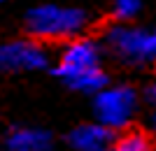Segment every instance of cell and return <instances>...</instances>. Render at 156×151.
Masks as SVG:
<instances>
[{
  "label": "cell",
  "mask_w": 156,
  "mask_h": 151,
  "mask_svg": "<svg viewBox=\"0 0 156 151\" xmlns=\"http://www.w3.org/2000/svg\"><path fill=\"white\" fill-rule=\"evenodd\" d=\"M142 0H114L112 2V14L114 19L121 21V23H128V21L137 19L140 12H142Z\"/></svg>",
  "instance_id": "9"
},
{
  "label": "cell",
  "mask_w": 156,
  "mask_h": 151,
  "mask_svg": "<svg viewBox=\"0 0 156 151\" xmlns=\"http://www.w3.org/2000/svg\"><path fill=\"white\" fill-rule=\"evenodd\" d=\"M137 93L126 84L105 86L103 91L93 95V112L98 123H103L110 130H121L130 125L133 116L137 112Z\"/></svg>",
  "instance_id": "4"
},
{
  "label": "cell",
  "mask_w": 156,
  "mask_h": 151,
  "mask_svg": "<svg viewBox=\"0 0 156 151\" xmlns=\"http://www.w3.org/2000/svg\"><path fill=\"white\" fill-rule=\"evenodd\" d=\"M68 144L75 151H110L114 144V130L103 123H82L68 135Z\"/></svg>",
  "instance_id": "6"
},
{
  "label": "cell",
  "mask_w": 156,
  "mask_h": 151,
  "mask_svg": "<svg viewBox=\"0 0 156 151\" xmlns=\"http://www.w3.org/2000/svg\"><path fill=\"white\" fill-rule=\"evenodd\" d=\"M110 151H156V149H154V142L144 132L128 130L124 135L114 137V144H112Z\"/></svg>",
  "instance_id": "8"
},
{
  "label": "cell",
  "mask_w": 156,
  "mask_h": 151,
  "mask_svg": "<svg viewBox=\"0 0 156 151\" xmlns=\"http://www.w3.org/2000/svg\"><path fill=\"white\" fill-rule=\"evenodd\" d=\"M103 49L91 37H75L63 46L56 65V74L79 93L103 91L107 86V74L100 67Z\"/></svg>",
  "instance_id": "1"
},
{
  "label": "cell",
  "mask_w": 156,
  "mask_h": 151,
  "mask_svg": "<svg viewBox=\"0 0 156 151\" xmlns=\"http://www.w3.org/2000/svg\"><path fill=\"white\" fill-rule=\"evenodd\" d=\"M110 51L126 65L156 63V28L112 26L105 33Z\"/></svg>",
  "instance_id": "3"
},
{
  "label": "cell",
  "mask_w": 156,
  "mask_h": 151,
  "mask_svg": "<svg viewBox=\"0 0 156 151\" xmlns=\"http://www.w3.org/2000/svg\"><path fill=\"white\" fill-rule=\"evenodd\" d=\"M49 63V53L37 39H12L0 44V72H28L42 70Z\"/></svg>",
  "instance_id": "5"
},
{
  "label": "cell",
  "mask_w": 156,
  "mask_h": 151,
  "mask_svg": "<svg viewBox=\"0 0 156 151\" xmlns=\"http://www.w3.org/2000/svg\"><path fill=\"white\" fill-rule=\"evenodd\" d=\"M5 151H51V135L40 128H16L7 137Z\"/></svg>",
  "instance_id": "7"
},
{
  "label": "cell",
  "mask_w": 156,
  "mask_h": 151,
  "mask_svg": "<svg viewBox=\"0 0 156 151\" xmlns=\"http://www.w3.org/2000/svg\"><path fill=\"white\" fill-rule=\"evenodd\" d=\"M89 26V14L82 7L70 5H44L30 7L26 12V30L33 35V39H75L82 37L84 28Z\"/></svg>",
  "instance_id": "2"
},
{
  "label": "cell",
  "mask_w": 156,
  "mask_h": 151,
  "mask_svg": "<svg viewBox=\"0 0 156 151\" xmlns=\"http://www.w3.org/2000/svg\"><path fill=\"white\" fill-rule=\"evenodd\" d=\"M0 2H2V0H0Z\"/></svg>",
  "instance_id": "12"
},
{
  "label": "cell",
  "mask_w": 156,
  "mask_h": 151,
  "mask_svg": "<svg viewBox=\"0 0 156 151\" xmlns=\"http://www.w3.org/2000/svg\"><path fill=\"white\" fill-rule=\"evenodd\" d=\"M154 128H156V114H154Z\"/></svg>",
  "instance_id": "11"
},
{
  "label": "cell",
  "mask_w": 156,
  "mask_h": 151,
  "mask_svg": "<svg viewBox=\"0 0 156 151\" xmlns=\"http://www.w3.org/2000/svg\"><path fill=\"white\" fill-rule=\"evenodd\" d=\"M144 100H147L149 105H154V107H156V84L147 86V91H144Z\"/></svg>",
  "instance_id": "10"
}]
</instances>
